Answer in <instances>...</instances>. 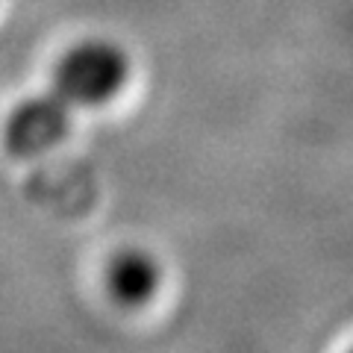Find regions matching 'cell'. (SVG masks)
Instances as JSON below:
<instances>
[{
	"instance_id": "obj_2",
	"label": "cell",
	"mask_w": 353,
	"mask_h": 353,
	"mask_svg": "<svg viewBox=\"0 0 353 353\" xmlns=\"http://www.w3.org/2000/svg\"><path fill=\"white\" fill-rule=\"evenodd\" d=\"M71 127L68 103L57 92L21 101L6 121V145L15 157H39L65 139Z\"/></svg>"
},
{
	"instance_id": "obj_3",
	"label": "cell",
	"mask_w": 353,
	"mask_h": 353,
	"mask_svg": "<svg viewBox=\"0 0 353 353\" xmlns=\"http://www.w3.org/2000/svg\"><path fill=\"white\" fill-rule=\"evenodd\" d=\"M106 285L118 303L141 306L159 289V265L145 250H121L106 268Z\"/></svg>"
},
{
	"instance_id": "obj_1",
	"label": "cell",
	"mask_w": 353,
	"mask_h": 353,
	"mask_svg": "<svg viewBox=\"0 0 353 353\" xmlns=\"http://www.w3.org/2000/svg\"><path fill=\"white\" fill-rule=\"evenodd\" d=\"M130 59L121 44L109 39H85L59 59L53 71V92L68 106H103L124 88Z\"/></svg>"
},
{
	"instance_id": "obj_4",
	"label": "cell",
	"mask_w": 353,
	"mask_h": 353,
	"mask_svg": "<svg viewBox=\"0 0 353 353\" xmlns=\"http://www.w3.org/2000/svg\"><path fill=\"white\" fill-rule=\"evenodd\" d=\"M350 353H353V350H350Z\"/></svg>"
}]
</instances>
